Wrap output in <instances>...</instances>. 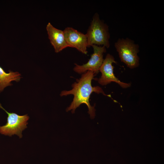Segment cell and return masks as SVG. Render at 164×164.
Wrapping results in <instances>:
<instances>
[{"label":"cell","instance_id":"1","mask_svg":"<svg viewBox=\"0 0 164 164\" xmlns=\"http://www.w3.org/2000/svg\"><path fill=\"white\" fill-rule=\"evenodd\" d=\"M94 74L91 71H87L83 73L81 77L72 84V89L69 91H63L60 94L61 96L72 94L74 97L71 104L66 109L68 112L71 111L74 113L76 109L81 104H86L88 107V113L92 119L95 116V106H91L89 102V98L93 92L97 94L102 93L103 95L111 97L110 95L105 94L102 89L99 86L93 87L91 81L94 79Z\"/></svg>","mask_w":164,"mask_h":164},{"label":"cell","instance_id":"8","mask_svg":"<svg viewBox=\"0 0 164 164\" xmlns=\"http://www.w3.org/2000/svg\"><path fill=\"white\" fill-rule=\"evenodd\" d=\"M46 29L50 43L56 53L69 47L66 41L63 31L55 28L50 22L47 25Z\"/></svg>","mask_w":164,"mask_h":164},{"label":"cell","instance_id":"7","mask_svg":"<svg viewBox=\"0 0 164 164\" xmlns=\"http://www.w3.org/2000/svg\"><path fill=\"white\" fill-rule=\"evenodd\" d=\"M66 41L69 47L76 48L79 51L86 54L87 53V40L86 34L70 27L63 31Z\"/></svg>","mask_w":164,"mask_h":164},{"label":"cell","instance_id":"4","mask_svg":"<svg viewBox=\"0 0 164 164\" xmlns=\"http://www.w3.org/2000/svg\"><path fill=\"white\" fill-rule=\"evenodd\" d=\"M0 108L8 115L6 123L0 126V134L9 136L16 135L19 138H22V131L27 127L29 116L27 114L20 115L14 113L9 112L2 107L0 103Z\"/></svg>","mask_w":164,"mask_h":164},{"label":"cell","instance_id":"2","mask_svg":"<svg viewBox=\"0 0 164 164\" xmlns=\"http://www.w3.org/2000/svg\"><path fill=\"white\" fill-rule=\"evenodd\" d=\"M86 34L88 47L93 45H102L107 48L109 47L110 34L108 27L100 19L97 13L94 15Z\"/></svg>","mask_w":164,"mask_h":164},{"label":"cell","instance_id":"9","mask_svg":"<svg viewBox=\"0 0 164 164\" xmlns=\"http://www.w3.org/2000/svg\"><path fill=\"white\" fill-rule=\"evenodd\" d=\"M21 78V74L19 72L10 71L7 73L0 66V92L6 87L11 86L12 81L19 82Z\"/></svg>","mask_w":164,"mask_h":164},{"label":"cell","instance_id":"3","mask_svg":"<svg viewBox=\"0 0 164 164\" xmlns=\"http://www.w3.org/2000/svg\"><path fill=\"white\" fill-rule=\"evenodd\" d=\"M114 46L121 60L128 67L133 69L138 67L139 50L138 44L128 38L119 39L115 43Z\"/></svg>","mask_w":164,"mask_h":164},{"label":"cell","instance_id":"5","mask_svg":"<svg viewBox=\"0 0 164 164\" xmlns=\"http://www.w3.org/2000/svg\"><path fill=\"white\" fill-rule=\"evenodd\" d=\"M116 63L113 56L108 54L101 66L99 71L101 74L98 79V83L102 85H106L111 82L117 83L121 87L126 88L131 86V83L123 82L115 76L113 72L114 67L112 64Z\"/></svg>","mask_w":164,"mask_h":164},{"label":"cell","instance_id":"6","mask_svg":"<svg viewBox=\"0 0 164 164\" xmlns=\"http://www.w3.org/2000/svg\"><path fill=\"white\" fill-rule=\"evenodd\" d=\"M94 52L90 59L86 63L81 65L75 64L73 70L79 74L83 73L87 71H91L95 74H97L104 59L103 54L106 52V48L104 46H98L95 45L91 46Z\"/></svg>","mask_w":164,"mask_h":164}]
</instances>
